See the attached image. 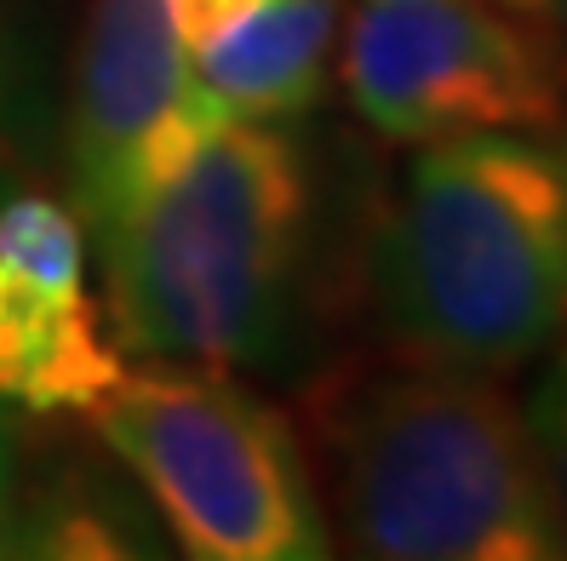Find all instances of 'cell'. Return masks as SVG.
<instances>
[{
    "label": "cell",
    "instance_id": "6da1fadb",
    "mask_svg": "<svg viewBox=\"0 0 567 561\" xmlns=\"http://www.w3.org/2000/svg\"><path fill=\"white\" fill-rule=\"evenodd\" d=\"M97 270L126 355L298 373L327 292V178L310 132L224 115L97 241Z\"/></svg>",
    "mask_w": 567,
    "mask_h": 561
},
{
    "label": "cell",
    "instance_id": "7a4b0ae2",
    "mask_svg": "<svg viewBox=\"0 0 567 561\" xmlns=\"http://www.w3.org/2000/svg\"><path fill=\"white\" fill-rule=\"evenodd\" d=\"M395 355L505 378L567 326V121L419 144L361 247Z\"/></svg>",
    "mask_w": 567,
    "mask_h": 561
},
{
    "label": "cell",
    "instance_id": "3957f363",
    "mask_svg": "<svg viewBox=\"0 0 567 561\" xmlns=\"http://www.w3.org/2000/svg\"><path fill=\"white\" fill-rule=\"evenodd\" d=\"M332 521L379 561H556L567 521L498 378L395 355L321 418Z\"/></svg>",
    "mask_w": 567,
    "mask_h": 561
},
{
    "label": "cell",
    "instance_id": "277c9868",
    "mask_svg": "<svg viewBox=\"0 0 567 561\" xmlns=\"http://www.w3.org/2000/svg\"><path fill=\"white\" fill-rule=\"evenodd\" d=\"M86 418L184 555L321 561L332 550L305 441L236 373L144 355V367H121Z\"/></svg>",
    "mask_w": 567,
    "mask_h": 561
},
{
    "label": "cell",
    "instance_id": "5b68a950",
    "mask_svg": "<svg viewBox=\"0 0 567 561\" xmlns=\"http://www.w3.org/2000/svg\"><path fill=\"white\" fill-rule=\"evenodd\" d=\"M344 97L402 149L567 121V86L493 0H355Z\"/></svg>",
    "mask_w": 567,
    "mask_h": 561
},
{
    "label": "cell",
    "instance_id": "8992f818",
    "mask_svg": "<svg viewBox=\"0 0 567 561\" xmlns=\"http://www.w3.org/2000/svg\"><path fill=\"white\" fill-rule=\"evenodd\" d=\"M224 121L166 0H92L70 92V212L97 247Z\"/></svg>",
    "mask_w": 567,
    "mask_h": 561
},
{
    "label": "cell",
    "instance_id": "52a82bcc",
    "mask_svg": "<svg viewBox=\"0 0 567 561\" xmlns=\"http://www.w3.org/2000/svg\"><path fill=\"white\" fill-rule=\"evenodd\" d=\"M121 378L86 292V229L52 195L0 201V402L18 413H92Z\"/></svg>",
    "mask_w": 567,
    "mask_h": 561
},
{
    "label": "cell",
    "instance_id": "ba28073f",
    "mask_svg": "<svg viewBox=\"0 0 567 561\" xmlns=\"http://www.w3.org/2000/svg\"><path fill=\"white\" fill-rule=\"evenodd\" d=\"M339 0H264L218 41L189 52V70L224 115L298 121L327 97Z\"/></svg>",
    "mask_w": 567,
    "mask_h": 561
},
{
    "label": "cell",
    "instance_id": "9c48e42d",
    "mask_svg": "<svg viewBox=\"0 0 567 561\" xmlns=\"http://www.w3.org/2000/svg\"><path fill=\"white\" fill-rule=\"evenodd\" d=\"M166 527L144 487L121 470V458H58L47 470H23L18 516H12V555L35 561H121V555H173L161 544Z\"/></svg>",
    "mask_w": 567,
    "mask_h": 561
},
{
    "label": "cell",
    "instance_id": "30bf717a",
    "mask_svg": "<svg viewBox=\"0 0 567 561\" xmlns=\"http://www.w3.org/2000/svg\"><path fill=\"white\" fill-rule=\"evenodd\" d=\"M522 418H527L533 453H539V470L550 481V499L567 521V326L539 355V378H533V389H527Z\"/></svg>",
    "mask_w": 567,
    "mask_h": 561
},
{
    "label": "cell",
    "instance_id": "8fae6325",
    "mask_svg": "<svg viewBox=\"0 0 567 561\" xmlns=\"http://www.w3.org/2000/svg\"><path fill=\"white\" fill-rule=\"evenodd\" d=\"M493 7L545 52V63L556 70V81L567 86V0H493Z\"/></svg>",
    "mask_w": 567,
    "mask_h": 561
},
{
    "label": "cell",
    "instance_id": "7c38bea8",
    "mask_svg": "<svg viewBox=\"0 0 567 561\" xmlns=\"http://www.w3.org/2000/svg\"><path fill=\"white\" fill-rule=\"evenodd\" d=\"M18 487H23V430L12 418V402H0V555H12Z\"/></svg>",
    "mask_w": 567,
    "mask_h": 561
},
{
    "label": "cell",
    "instance_id": "4fadbf2b",
    "mask_svg": "<svg viewBox=\"0 0 567 561\" xmlns=\"http://www.w3.org/2000/svg\"><path fill=\"white\" fill-rule=\"evenodd\" d=\"M7 12H0V201L18 189V126H12V104H7Z\"/></svg>",
    "mask_w": 567,
    "mask_h": 561
}]
</instances>
